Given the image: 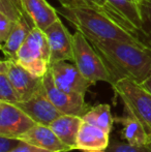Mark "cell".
<instances>
[{
	"instance_id": "cell-24",
	"label": "cell",
	"mask_w": 151,
	"mask_h": 152,
	"mask_svg": "<svg viewBox=\"0 0 151 152\" xmlns=\"http://www.w3.org/2000/svg\"><path fill=\"white\" fill-rule=\"evenodd\" d=\"M16 23L17 22L8 19L3 14H0V44H3L5 42Z\"/></svg>"
},
{
	"instance_id": "cell-7",
	"label": "cell",
	"mask_w": 151,
	"mask_h": 152,
	"mask_svg": "<svg viewBox=\"0 0 151 152\" xmlns=\"http://www.w3.org/2000/svg\"><path fill=\"white\" fill-rule=\"evenodd\" d=\"M42 82L49 98L62 114L83 117L90 109L91 106L85 102V96L69 93L59 89L53 81L50 69L42 78Z\"/></svg>"
},
{
	"instance_id": "cell-19",
	"label": "cell",
	"mask_w": 151,
	"mask_h": 152,
	"mask_svg": "<svg viewBox=\"0 0 151 152\" xmlns=\"http://www.w3.org/2000/svg\"><path fill=\"white\" fill-rule=\"evenodd\" d=\"M84 121L101 128L106 132L110 134L115 122L114 117L112 116L111 108L108 104H98L91 106L86 114L82 117Z\"/></svg>"
},
{
	"instance_id": "cell-26",
	"label": "cell",
	"mask_w": 151,
	"mask_h": 152,
	"mask_svg": "<svg viewBox=\"0 0 151 152\" xmlns=\"http://www.w3.org/2000/svg\"><path fill=\"white\" fill-rule=\"evenodd\" d=\"M21 143L20 139L0 136V152H9Z\"/></svg>"
},
{
	"instance_id": "cell-2",
	"label": "cell",
	"mask_w": 151,
	"mask_h": 152,
	"mask_svg": "<svg viewBox=\"0 0 151 152\" xmlns=\"http://www.w3.org/2000/svg\"><path fill=\"white\" fill-rule=\"evenodd\" d=\"M58 14L69 21L78 30L85 35L92 36L104 40H119L131 42L140 47L151 48L149 44L144 42L139 35L129 31L112 17L95 10H69L60 7Z\"/></svg>"
},
{
	"instance_id": "cell-1",
	"label": "cell",
	"mask_w": 151,
	"mask_h": 152,
	"mask_svg": "<svg viewBox=\"0 0 151 152\" xmlns=\"http://www.w3.org/2000/svg\"><path fill=\"white\" fill-rule=\"evenodd\" d=\"M85 36L107 63L115 82L121 78H129L142 84L151 77V48Z\"/></svg>"
},
{
	"instance_id": "cell-31",
	"label": "cell",
	"mask_w": 151,
	"mask_h": 152,
	"mask_svg": "<svg viewBox=\"0 0 151 152\" xmlns=\"http://www.w3.org/2000/svg\"><path fill=\"white\" fill-rule=\"evenodd\" d=\"M84 152H108L107 150H87Z\"/></svg>"
},
{
	"instance_id": "cell-23",
	"label": "cell",
	"mask_w": 151,
	"mask_h": 152,
	"mask_svg": "<svg viewBox=\"0 0 151 152\" xmlns=\"http://www.w3.org/2000/svg\"><path fill=\"white\" fill-rule=\"evenodd\" d=\"M62 7L69 10H99L92 0H57ZM101 12V10H99Z\"/></svg>"
},
{
	"instance_id": "cell-4",
	"label": "cell",
	"mask_w": 151,
	"mask_h": 152,
	"mask_svg": "<svg viewBox=\"0 0 151 152\" xmlns=\"http://www.w3.org/2000/svg\"><path fill=\"white\" fill-rule=\"evenodd\" d=\"M50 55L46 33L34 26L18 51L15 60L33 76L44 78L50 68Z\"/></svg>"
},
{
	"instance_id": "cell-11",
	"label": "cell",
	"mask_w": 151,
	"mask_h": 152,
	"mask_svg": "<svg viewBox=\"0 0 151 152\" xmlns=\"http://www.w3.org/2000/svg\"><path fill=\"white\" fill-rule=\"evenodd\" d=\"M36 124L18 106L0 102V136L20 139Z\"/></svg>"
},
{
	"instance_id": "cell-16",
	"label": "cell",
	"mask_w": 151,
	"mask_h": 152,
	"mask_svg": "<svg viewBox=\"0 0 151 152\" xmlns=\"http://www.w3.org/2000/svg\"><path fill=\"white\" fill-rule=\"evenodd\" d=\"M125 115L121 117H115L116 123L122 125L121 137L127 143L135 146H146L149 144L151 138L147 129L131 111L124 109Z\"/></svg>"
},
{
	"instance_id": "cell-20",
	"label": "cell",
	"mask_w": 151,
	"mask_h": 152,
	"mask_svg": "<svg viewBox=\"0 0 151 152\" xmlns=\"http://www.w3.org/2000/svg\"><path fill=\"white\" fill-rule=\"evenodd\" d=\"M0 102L12 104H17L22 102L20 95L8 78L3 60L0 62Z\"/></svg>"
},
{
	"instance_id": "cell-8",
	"label": "cell",
	"mask_w": 151,
	"mask_h": 152,
	"mask_svg": "<svg viewBox=\"0 0 151 152\" xmlns=\"http://www.w3.org/2000/svg\"><path fill=\"white\" fill-rule=\"evenodd\" d=\"M110 16L129 31L145 34V21L141 0H107Z\"/></svg>"
},
{
	"instance_id": "cell-17",
	"label": "cell",
	"mask_w": 151,
	"mask_h": 152,
	"mask_svg": "<svg viewBox=\"0 0 151 152\" xmlns=\"http://www.w3.org/2000/svg\"><path fill=\"white\" fill-rule=\"evenodd\" d=\"M33 27H34L33 23L26 16H23L15 24L6 40L1 44V51L3 52L6 59H16L17 53L28 37Z\"/></svg>"
},
{
	"instance_id": "cell-32",
	"label": "cell",
	"mask_w": 151,
	"mask_h": 152,
	"mask_svg": "<svg viewBox=\"0 0 151 152\" xmlns=\"http://www.w3.org/2000/svg\"><path fill=\"white\" fill-rule=\"evenodd\" d=\"M148 146H149V147H150V148H151V140H150V142H149V144H148Z\"/></svg>"
},
{
	"instance_id": "cell-29",
	"label": "cell",
	"mask_w": 151,
	"mask_h": 152,
	"mask_svg": "<svg viewBox=\"0 0 151 152\" xmlns=\"http://www.w3.org/2000/svg\"><path fill=\"white\" fill-rule=\"evenodd\" d=\"M142 86H143L144 88L146 89V90H148L151 93V77H150V78H148L147 80H145L143 83H142Z\"/></svg>"
},
{
	"instance_id": "cell-28",
	"label": "cell",
	"mask_w": 151,
	"mask_h": 152,
	"mask_svg": "<svg viewBox=\"0 0 151 152\" xmlns=\"http://www.w3.org/2000/svg\"><path fill=\"white\" fill-rule=\"evenodd\" d=\"M93 3L97 6L99 10L104 14L108 15L110 16V12H109V6H108V3H107V0H92ZM111 17V16H110Z\"/></svg>"
},
{
	"instance_id": "cell-5",
	"label": "cell",
	"mask_w": 151,
	"mask_h": 152,
	"mask_svg": "<svg viewBox=\"0 0 151 152\" xmlns=\"http://www.w3.org/2000/svg\"><path fill=\"white\" fill-rule=\"evenodd\" d=\"M115 93L121 98L124 109L131 111L147 129L151 138V93L142 84L129 78H121L114 83Z\"/></svg>"
},
{
	"instance_id": "cell-13",
	"label": "cell",
	"mask_w": 151,
	"mask_h": 152,
	"mask_svg": "<svg viewBox=\"0 0 151 152\" xmlns=\"http://www.w3.org/2000/svg\"><path fill=\"white\" fill-rule=\"evenodd\" d=\"M20 140L50 152L71 151V149L56 136L50 126L42 124H34L30 129L20 137Z\"/></svg>"
},
{
	"instance_id": "cell-27",
	"label": "cell",
	"mask_w": 151,
	"mask_h": 152,
	"mask_svg": "<svg viewBox=\"0 0 151 152\" xmlns=\"http://www.w3.org/2000/svg\"><path fill=\"white\" fill-rule=\"evenodd\" d=\"M9 152H50V151L44 150V149H40V148H38V147H35V146H33V145L29 144V143L21 141L20 144Z\"/></svg>"
},
{
	"instance_id": "cell-22",
	"label": "cell",
	"mask_w": 151,
	"mask_h": 152,
	"mask_svg": "<svg viewBox=\"0 0 151 152\" xmlns=\"http://www.w3.org/2000/svg\"><path fill=\"white\" fill-rule=\"evenodd\" d=\"M0 14H3L14 22H18L24 16L14 0H0Z\"/></svg>"
},
{
	"instance_id": "cell-9",
	"label": "cell",
	"mask_w": 151,
	"mask_h": 152,
	"mask_svg": "<svg viewBox=\"0 0 151 152\" xmlns=\"http://www.w3.org/2000/svg\"><path fill=\"white\" fill-rule=\"evenodd\" d=\"M44 31L50 47V64L64 60L74 62L73 34L69 33L60 19Z\"/></svg>"
},
{
	"instance_id": "cell-3",
	"label": "cell",
	"mask_w": 151,
	"mask_h": 152,
	"mask_svg": "<svg viewBox=\"0 0 151 152\" xmlns=\"http://www.w3.org/2000/svg\"><path fill=\"white\" fill-rule=\"evenodd\" d=\"M74 63L81 74L93 85L97 82H107L112 86L115 79L107 63L82 31L73 34Z\"/></svg>"
},
{
	"instance_id": "cell-30",
	"label": "cell",
	"mask_w": 151,
	"mask_h": 152,
	"mask_svg": "<svg viewBox=\"0 0 151 152\" xmlns=\"http://www.w3.org/2000/svg\"><path fill=\"white\" fill-rule=\"evenodd\" d=\"M14 1H15V3H16L17 5H18V7L21 10V12H23V15H24V16H25L24 10H23V7H22V2H21V0H14Z\"/></svg>"
},
{
	"instance_id": "cell-14",
	"label": "cell",
	"mask_w": 151,
	"mask_h": 152,
	"mask_svg": "<svg viewBox=\"0 0 151 152\" xmlns=\"http://www.w3.org/2000/svg\"><path fill=\"white\" fill-rule=\"evenodd\" d=\"M24 14L34 26L46 30L58 20V12L47 0H21Z\"/></svg>"
},
{
	"instance_id": "cell-21",
	"label": "cell",
	"mask_w": 151,
	"mask_h": 152,
	"mask_svg": "<svg viewBox=\"0 0 151 152\" xmlns=\"http://www.w3.org/2000/svg\"><path fill=\"white\" fill-rule=\"evenodd\" d=\"M108 152H151V148L148 145L146 146H135L129 143L118 141L116 139H112L110 141V145L107 148Z\"/></svg>"
},
{
	"instance_id": "cell-10",
	"label": "cell",
	"mask_w": 151,
	"mask_h": 152,
	"mask_svg": "<svg viewBox=\"0 0 151 152\" xmlns=\"http://www.w3.org/2000/svg\"><path fill=\"white\" fill-rule=\"evenodd\" d=\"M16 106L24 111L35 123L47 126H50L55 119L63 115L49 98L44 86L30 98L19 102Z\"/></svg>"
},
{
	"instance_id": "cell-25",
	"label": "cell",
	"mask_w": 151,
	"mask_h": 152,
	"mask_svg": "<svg viewBox=\"0 0 151 152\" xmlns=\"http://www.w3.org/2000/svg\"><path fill=\"white\" fill-rule=\"evenodd\" d=\"M141 7L145 21V35L151 37V0H141Z\"/></svg>"
},
{
	"instance_id": "cell-12",
	"label": "cell",
	"mask_w": 151,
	"mask_h": 152,
	"mask_svg": "<svg viewBox=\"0 0 151 152\" xmlns=\"http://www.w3.org/2000/svg\"><path fill=\"white\" fill-rule=\"evenodd\" d=\"M3 62L8 78L22 102L30 98L44 86L42 78L33 76L17 60L5 58L3 59Z\"/></svg>"
},
{
	"instance_id": "cell-15",
	"label": "cell",
	"mask_w": 151,
	"mask_h": 152,
	"mask_svg": "<svg viewBox=\"0 0 151 152\" xmlns=\"http://www.w3.org/2000/svg\"><path fill=\"white\" fill-rule=\"evenodd\" d=\"M110 141V134L97 126L82 120L77 138L78 150H107Z\"/></svg>"
},
{
	"instance_id": "cell-6",
	"label": "cell",
	"mask_w": 151,
	"mask_h": 152,
	"mask_svg": "<svg viewBox=\"0 0 151 152\" xmlns=\"http://www.w3.org/2000/svg\"><path fill=\"white\" fill-rule=\"evenodd\" d=\"M50 72L52 74L55 85L61 90L73 94L85 96L92 83L87 80L76 64L71 61H58L50 64Z\"/></svg>"
},
{
	"instance_id": "cell-18",
	"label": "cell",
	"mask_w": 151,
	"mask_h": 152,
	"mask_svg": "<svg viewBox=\"0 0 151 152\" xmlns=\"http://www.w3.org/2000/svg\"><path fill=\"white\" fill-rule=\"evenodd\" d=\"M82 117L74 115H61L50 124L56 136L71 150L77 149V138L82 123Z\"/></svg>"
}]
</instances>
